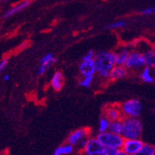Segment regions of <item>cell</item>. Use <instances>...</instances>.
<instances>
[{"mask_svg": "<svg viewBox=\"0 0 155 155\" xmlns=\"http://www.w3.org/2000/svg\"><path fill=\"white\" fill-rule=\"evenodd\" d=\"M94 62L97 74L101 78L108 79L111 71L116 65L114 51L97 52L95 55Z\"/></svg>", "mask_w": 155, "mask_h": 155, "instance_id": "1", "label": "cell"}, {"mask_svg": "<svg viewBox=\"0 0 155 155\" xmlns=\"http://www.w3.org/2000/svg\"><path fill=\"white\" fill-rule=\"evenodd\" d=\"M123 137L125 139H140L143 133V124L139 117H124Z\"/></svg>", "mask_w": 155, "mask_h": 155, "instance_id": "2", "label": "cell"}, {"mask_svg": "<svg viewBox=\"0 0 155 155\" xmlns=\"http://www.w3.org/2000/svg\"><path fill=\"white\" fill-rule=\"evenodd\" d=\"M97 138L104 147H111L121 150L125 139L121 135H116L110 131L98 133Z\"/></svg>", "mask_w": 155, "mask_h": 155, "instance_id": "3", "label": "cell"}, {"mask_svg": "<svg viewBox=\"0 0 155 155\" xmlns=\"http://www.w3.org/2000/svg\"><path fill=\"white\" fill-rule=\"evenodd\" d=\"M124 66L128 71H141L145 68L147 64L143 52L139 50H131Z\"/></svg>", "mask_w": 155, "mask_h": 155, "instance_id": "4", "label": "cell"}, {"mask_svg": "<svg viewBox=\"0 0 155 155\" xmlns=\"http://www.w3.org/2000/svg\"><path fill=\"white\" fill-rule=\"evenodd\" d=\"M120 106L124 117H139L143 111V104L138 99L127 100Z\"/></svg>", "mask_w": 155, "mask_h": 155, "instance_id": "5", "label": "cell"}, {"mask_svg": "<svg viewBox=\"0 0 155 155\" xmlns=\"http://www.w3.org/2000/svg\"><path fill=\"white\" fill-rule=\"evenodd\" d=\"M104 149V147L102 145V143L97 138V136H90L88 140L87 145L82 153L84 155H101Z\"/></svg>", "mask_w": 155, "mask_h": 155, "instance_id": "6", "label": "cell"}, {"mask_svg": "<svg viewBox=\"0 0 155 155\" xmlns=\"http://www.w3.org/2000/svg\"><path fill=\"white\" fill-rule=\"evenodd\" d=\"M90 133H91V131L90 128L82 127V128L77 129L70 134L67 139V143L71 144L72 146L75 147L78 143L82 139L90 137Z\"/></svg>", "mask_w": 155, "mask_h": 155, "instance_id": "7", "label": "cell"}, {"mask_svg": "<svg viewBox=\"0 0 155 155\" xmlns=\"http://www.w3.org/2000/svg\"><path fill=\"white\" fill-rule=\"evenodd\" d=\"M144 145V143L140 139H125L121 148L125 153L128 155H134Z\"/></svg>", "mask_w": 155, "mask_h": 155, "instance_id": "8", "label": "cell"}, {"mask_svg": "<svg viewBox=\"0 0 155 155\" xmlns=\"http://www.w3.org/2000/svg\"><path fill=\"white\" fill-rule=\"evenodd\" d=\"M104 116L110 121L123 120L124 118L120 104H108L104 109Z\"/></svg>", "mask_w": 155, "mask_h": 155, "instance_id": "9", "label": "cell"}, {"mask_svg": "<svg viewBox=\"0 0 155 155\" xmlns=\"http://www.w3.org/2000/svg\"><path fill=\"white\" fill-rule=\"evenodd\" d=\"M79 72L82 77L94 75L97 73L96 67L94 59H82L79 64Z\"/></svg>", "mask_w": 155, "mask_h": 155, "instance_id": "10", "label": "cell"}, {"mask_svg": "<svg viewBox=\"0 0 155 155\" xmlns=\"http://www.w3.org/2000/svg\"><path fill=\"white\" fill-rule=\"evenodd\" d=\"M128 71H129L125 68L124 65H115L111 71L108 80L115 82L117 80L124 78L128 75Z\"/></svg>", "mask_w": 155, "mask_h": 155, "instance_id": "11", "label": "cell"}, {"mask_svg": "<svg viewBox=\"0 0 155 155\" xmlns=\"http://www.w3.org/2000/svg\"><path fill=\"white\" fill-rule=\"evenodd\" d=\"M30 3L31 0H22V1H21L20 2L17 3L15 6H13L10 10H7L4 15H2V18L3 19L9 18L11 16H13V15H16L17 13L20 12V11L23 10L26 7H28L30 5Z\"/></svg>", "mask_w": 155, "mask_h": 155, "instance_id": "12", "label": "cell"}, {"mask_svg": "<svg viewBox=\"0 0 155 155\" xmlns=\"http://www.w3.org/2000/svg\"><path fill=\"white\" fill-rule=\"evenodd\" d=\"M131 50L127 47H121L114 51L116 65H124Z\"/></svg>", "mask_w": 155, "mask_h": 155, "instance_id": "13", "label": "cell"}, {"mask_svg": "<svg viewBox=\"0 0 155 155\" xmlns=\"http://www.w3.org/2000/svg\"><path fill=\"white\" fill-rule=\"evenodd\" d=\"M51 86L55 91H60L64 84V77L61 71L55 72L51 79Z\"/></svg>", "mask_w": 155, "mask_h": 155, "instance_id": "14", "label": "cell"}, {"mask_svg": "<svg viewBox=\"0 0 155 155\" xmlns=\"http://www.w3.org/2000/svg\"><path fill=\"white\" fill-rule=\"evenodd\" d=\"M139 78L143 82H146V83L151 84L155 82V78L153 75L152 68H150L148 66H146L145 68H143L141 70Z\"/></svg>", "mask_w": 155, "mask_h": 155, "instance_id": "15", "label": "cell"}, {"mask_svg": "<svg viewBox=\"0 0 155 155\" xmlns=\"http://www.w3.org/2000/svg\"><path fill=\"white\" fill-rule=\"evenodd\" d=\"M143 52L146 60V64L150 68H153L155 65V48L147 47V48L141 51Z\"/></svg>", "mask_w": 155, "mask_h": 155, "instance_id": "16", "label": "cell"}, {"mask_svg": "<svg viewBox=\"0 0 155 155\" xmlns=\"http://www.w3.org/2000/svg\"><path fill=\"white\" fill-rule=\"evenodd\" d=\"M108 131L114 133L116 135H122L123 131H124V122H123V120L111 121L109 127H108Z\"/></svg>", "mask_w": 155, "mask_h": 155, "instance_id": "17", "label": "cell"}, {"mask_svg": "<svg viewBox=\"0 0 155 155\" xmlns=\"http://www.w3.org/2000/svg\"><path fill=\"white\" fill-rule=\"evenodd\" d=\"M74 147L71 144L67 143L58 147L54 151L53 155H68L73 153Z\"/></svg>", "mask_w": 155, "mask_h": 155, "instance_id": "18", "label": "cell"}, {"mask_svg": "<svg viewBox=\"0 0 155 155\" xmlns=\"http://www.w3.org/2000/svg\"><path fill=\"white\" fill-rule=\"evenodd\" d=\"M134 155H155V147L151 144L144 143L143 147Z\"/></svg>", "mask_w": 155, "mask_h": 155, "instance_id": "19", "label": "cell"}, {"mask_svg": "<svg viewBox=\"0 0 155 155\" xmlns=\"http://www.w3.org/2000/svg\"><path fill=\"white\" fill-rule=\"evenodd\" d=\"M56 61H57V59L54 56L53 54L48 53L41 59V64L47 66L48 68H49L50 66L56 63Z\"/></svg>", "mask_w": 155, "mask_h": 155, "instance_id": "20", "label": "cell"}, {"mask_svg": "<svg viewBox=\"0 0 155 155\" xmlns=\"http://www.w3.org/2000/svg\"><path fill=\"white\" fill-rule=\"evenodd\" d=\"M111 121L107 118L106 116H102L99 120V125H98V132L102 133L108 131V127L110 124Z\"/></svg>", "mask_w": 155, "mask_h": 155, "instance_id": "21", "label": "cell"}, {"mask_svg": "<svg viewBox=\"0 0 155 155\" xmlns=\"http://www.w3.org/2000/svg\"><path fill=\"white\" fill-rule=\"evenodd\" d=\"M94 75L86 76V77H82V78L78 82V85L82 87L89 88L91 86L94 81Z\"/></svg>", "mask_w": 155, "mask_h": 155, "instance_id": "22", "label": "cell"}, {"mask_svg": "<svg viewBox=\"0 0 155 155\" xmlns=\"http://www.w3.org/2000/svg\"><path fill=\"white\" fill-rule=\"evenodd\" d=\"M126 21H116L114 22L111 23V24L108 25L105 29H121V28H124V27L126 26Z\"/></svg>", "mask_w": 155, "mask_h": 155, "instance_id": "23", "label": "cell"}, {"mask_svg": "<svg viewBox=\"0 0 155 155\" xmlns=\"http://www.w3.org/2000/svg\"><path fill=\"white\" fill-rule=\"evenodd\" d=\"M120 150L111 147H104V150L102 152L101 155H118Z\"/></svg>", "mask_w": 155, "mask_h": 155, "instance_id": "24", "label": "cell"}, {"mask_svg": "<svg viewBox=\"0 0 155 155\" xmlns=\"http://www.w3.org/2000/svg\"><path fill=\"white\" fill-rule=\"evenodd\" d=\"M89 138H90V137H89ZM89 138H86V139H82V140L80 141L79 143L77 144V146L75 147V148L78 150L79 151V152H82V151H83V150L85 149V147H86V145H87Z\"/></svg>", "mask_w": 155, "mask_h": 155, "instance_id": "25", "label": "cell"}, {"mask_svg": "<svg viewBox=\"0 0 155 155\" xmlns=\"http://www.w3.org/2000/svg\"><path fill=\"white\" fill-rule=\"evenodd\" d=\"M141 14L143 15H151L155 14V7H147L143 9L141 11Z\"/></svg>", "mask_w": 155, "mask_h": 155, "instance_id": "26", "label": "cell"}, {"mask_svg": "<svg viewBox=\"0 0 155 155\" xmlns=\"http://www.w3.org/2000/svg\"><path fill=\"white\" fill-rule=\"evenodd\" d=\"M48 69V68L47 66L41 64V65L38 67V68H37V74H38V75H43L47 71Z\"/></svg>", "mask_w": 155, "mask_h": 155, "instance_id": "27", "label": "cell"}, {"mask_svg": "<svg viewBox=\"0 0 155 155\" xmlns=\"http://www.w3.org/2000/svg\"><path fill=\"white\" fill-rule=\"evenodd\" d=\"M95 55H96V53L94 52V51H88L87 53L86 54V55H84L83 57H82V59H93L95 58Z\"/></svg>", "mask_w": 155, "mask_h": 155, "instance_id": "28", "label": "cell"}, {"mask_svg": "<svg viewBox=\"0 0 155 155\" xmlns=\"http://www.w3.org/2000/svg\"><path fill=\"white\" fill-rule=\"evenodd\" d=\"M8 63V59L7 58H3L0 62V71H2L6 68V65Z\"/></svg>", "mask_w": 155, "mask_h": 155, "instance_id": "29", "label": "cell"}, {"mask_svg": "<svg viewBox=\"0 0 155 155\" xmlns=\"http://www.w3.org/2000/svg\"><path fill=\"white\" fill-rule=\"evenodd\" d=\"M2 79H3V81H5V82L9 81V79H10V75H9V74H4L3 77H2Z\"/></svg>", "mask_w": 155, "mask_h": 155, "instance_id": "30", "label": "cell"}, {"mask_svg": "<svg viewBox=\"0 0 155 155\" xmlns=\"http://www.w3.org/2000/svg\"><path fill=\"white\" fill-rule=\"evenodd\" d=\"M118 155H128V154H127V153H125V152L124 150H120V152H119Z\"/></svg>", "mask_w": 155, "mask_h": 155, "instance_id": "31", "label": "cell"}, {"mask_svg": "<svg viewBox=\"0 0 155 155\" xmlns=\"http://www.w3.org/2000/svg\"><path fill=\"white\" fill-rule=\"evenodd\" d=\"M152 70H153V75H154V78H155V65L153 66V68H152Z\"/></svg>", "mask_w": 155, "mask_h": 155, "instance_id": "32", "label": "cell"}, {"mask_svg": "<svg viewBox=\"0 0 155 155\" xmlns=\"http://www.w3.org/2000/svg\"><path fill=\"white\" fill-rule=\"evenodd\" d=\"M153 113H154V114H155V108H153Z\"/></svg>", "mask_w": 155, "mask_h": 155, "instance_id": "33", "label": "cell"}, {"mask_svg": "<svg viewBox=\"0 0 155 155\" xmlns=\"http://www.w3.org/2000/svg\"><path fill=\"white\" fill-rule=\"evenodd\" d=\"M2 155H8V154H5V153H4V154H2Z\"/></svg>", "mask_w": 155, "mask_h": 155, "instance_id": "34", "label": "cell"}, {"mask_svg": "<svg viewBox=\"0 0 155 155\" xmlns=\"http://www.w3.org/2000/svg\"><path fill=\"white\" fill-rule=\"evenodd\" d=\"M6 1H8V0H6Z\"/></svg>", "mask_w": 155, "mask_h": 155, "instance_id": "35", "label": "cell"}]
</instances>
